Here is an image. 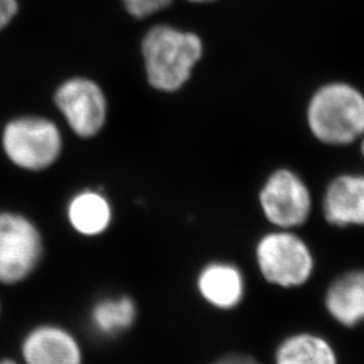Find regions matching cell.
I'll use <instances>...</instances> for the list:
<instances>
[{"label": "cell", "mask_w": 364, "mask_h": 364, "mask_svg": "<svg viewBox=\"0 0 364 364\" xmlns=\"http://www.w3.org/2000/svg\"><path fill=\"white\" fill-rule=\"evenodd\" d=\"M306 127L318 144L346 147L364 136V91L346 80H331L311 93Z\"/></svg>", "instance_id": "cell-1"}, {"label": "cell", "mask_w": 364, "mask_h": 364, "mask_svg": "<svg viewBox=\"0 0 364 364\" xmlns=\"http://www.w3.org/2000/svg\"><path fill=\"white\" fill-rule=\"evenodd\" d=\"M204 50V41L195 31L168 23L151 27L142 39L149 84L156 91H180L193 76Z\"/></svg>", "instance_id": "cell-2"}, {"label": "cell", "mask_w": 364, "mask_h": 364, "mask_svg": "<svg viewBox=\"0 0 364 364\" xmlns=\"http://www.w3.org/2000/svg\"><path fill=\"white\" fill-rule=\"evenodd\" d=\"M254 254L260 275L274 287L293 289L312 278L313 250L296 230L273 228L262 235Z\"/></svg>", "instance_id": "cell-3"}, {"label": "cell", "mask_w": 364, "mask_h": 364, "mask_svg": "<svg viewBox=\"0 0 364 364\" xmlns=\"http://www.w3.org/2000/svg\"><path fill=\"white\" fill-rule=\"evenodd\" d=\"M260 212L278 230H299L312 216L314 200L309 183L290 168L274 169L260 185Z\"/></svg>", "instance_id": "cell-4"}, {"label": "cell", "mask_w": 364, "mask_h": 364, "mask_svg": "<svg viewBox=\"0 0 364 364\" xmlns=\"http://www.w3.org/2000/svg\"><path fill=\"white\" fill-rule=\"evenodd\" d=\"M1 146L15 166L38 171L48 169L58 159L63 136L58 127L46 117H21L6 124Z\"/></svg>", "instance_id": "cell-5"}, {"label": "cell", "mask_w": 364, "mask_h": 364, "mask_svg": "<svg viewBox=\"0 0 364 364\" xmlns=\"http://www.w3.org/2000/svg\"><path fill=\"white\" fill-rule=\"evenodd\" d=\"M38 228L25 216L0 212V284L26 279L42 257Z\"/></svg>", "instance_id": "cell-6"}, {"label": "cell", "mask_w": 364, "mask_h": 364, "mask_svg": "<svg viewBox=\"0 0 364 364\" xmlns=\"http://www.w3.org/2000/svg\"><path fill=\"white\" fill-rule=\"evenodd\" d=\"M54 102L65 117L68 126L78 136L91 138L105 127V92L90 78L66 80L55 92Z\"/></svg>", "instance_id": "cell-7"}, {"label": "cell", "mask_w": 364, "mask_h": 364, "mask_svg": "<svg viewBox=\"0 0 364 364\" xmlns=\"http://www.w3.org/2000/svg\"><path fill=\"white\" fill-rule=\"evenodd\" d=\"M321 213L335 228L364 227V174L346 171L326 183L321 197Z\"/></svg>", "instance_id": "cell-8"}, {"label": "cell", "mask_w": 364, "mask_h": 364, "mask_svg": "<svg viewBox=\"0 0 364 364\" xmlns=\"http://www.w3.org/2000/svg\"><path fill=\"white\" fill-rule=\"evenodd\" d=\"M196 284L200 296L221 311L239 306L246 294L245 274L232 262H209L200 270Z\"/></svg>", "instance_id": "cell-9"}, {"label": "cell", "mask_w": 364, "mask_h": 364, "mask_svg": "<svg viewBox=\"0 0 364 364\" xmlns=\"http://www.w3.org/2000/svg\"><path fill=\"white\" fill-rule=\"evenodd\" d=\"M22 355L26 364H82L77 340L61 326H37L28 332Z\"/></svg>", "instance_id": "cell-10"}, {"label": "cell", "mask_w": 364, "mask_h": 364, "mask_svg": "<svg viewBox=\"0 0 364 364\" xmlns=\"http://www.w3.org/2000/svg\"><path fill=\"white\" fill-rule=\"evenodd\" d=\"M324 305L341 326H356L364 321V269L338 275L326 289Z\"/></svg>", "instance_id": "cell-11"}, {"label": "cell", "mask_w": 364, "mask_h": 364, "mask_svg": "<svg viewBox=\"0 0 364 364\" xmlns=\"http://www.w3.org/2000/svg\"><path fill=\"white\" fill-rule=\"evenodd\" d=\"M68 219L73 230L85 236L103 234L112 220V209L105 196L84 191L68 205Z\"/></svg>", "instance_id": "cell-12"}, {"label": "cell", "mask_w": 364, "mask_h": 364, "mask_svg": "<svg viewBox=\"0 0 364 364\" xmlns=\"http://www.w3.org/2000/svg\"><path fill=\"white\" fill-rule=\"evenodd\" d=\"M275 364H338V356L328 340L304 332L289 336L278 346Z\"/></svg>", "instance_id": "cell-13"}, {"label": "cell", "mask_w": 364, "mask_h": 364, "mask_svg": "<svg viewBox=\"0 0 364 364\" xmlns=\"http://www.w3.org/2000/svg\"><path fill=\"white\" fill-rule=\"evenodd\" d=\"M136 318V305L130 297L100 299L92 309V326L111 338L129 329Z\"/></svg>", "instance_id": "cell-14"}, {"label": "cell", "mask_w": 364, "mask_h": 364, "mask_svg": "<svg viewBox=\"0 0 364 364\" xmlns=\"http://www.w3.org/2000/svg\"><path fill=\"white\" fill-rule=\"evenodd\" d=\"M124 9L135 19H146L166 10L173 0H122Z\"/></svg>", "instance_id": "cell-15"}, {"label": "cell", "mask_w": 364, "mask_h": 364, "mask_svg": "<svg viewBox=\"0 0 364 364\" xmlns=\"http://www.w3.org/2000/svg\"><path fill=\"white\" fill-rule=\"evenodd\" d=\"M18 10V0H0V31L13 22Z\"/></svg>", "instance_id": "cell-16"}, {"label": "cell", "mask_w": 364, "mask_h": 364, "mask_svg": "<svg viewBox=\"0 0 364 364\" xmlns=\"http://www.w3.org/2000/svg\"><path fill=\"white\" fill-rule=\"evenodd\" d=\"M213 364H260L257 359L247 356V355H240V353H231L227 356H223L219 360H216Z\"/></svg>", "instance_id": "cell-17"}, {"label": "cell", "mask_w": 364, "mask_h": 364, "mask_svg": "<svg viewBox=\"0 0 364 364\" xmlns=\"http://www.w3.org/2000/svg\"><path fill=\"white\" fill-rule=\"evenodd\" d=\"M189 3H193V4H209V3H215L218 0H186Z\"/></svg>", "instance_id": "cell-18"}, {"label": "cell", "mask_w": 364, "mask_h": 364, "mask_svg": "<svg viewBox=\"0 0 364 364\" xmlns=\"http://www.w3.org/2000/svg\"><path fill=\"white\" fill-rule=\"evenodd\" d=\"M359 147H360V154H362V158H363L364 162V136L360 139V142H359Z\"/></svg>", "instance_id": "cell-19"}, {"label": "cell", "mask_w": 364, "mask_h": 364, "mask_svg": "<svg viewBox=\"0 0 364 364\" xmlns=\"http://www.w3.org/2000/svg\"><path fill=\"white\" fill-rule=\"evenodd\" d=\"M0 364H18L15 363L14 360H10V359H3V360H0Z\"/></svg>", "instance_id": "cell-20"}]
</instances>
